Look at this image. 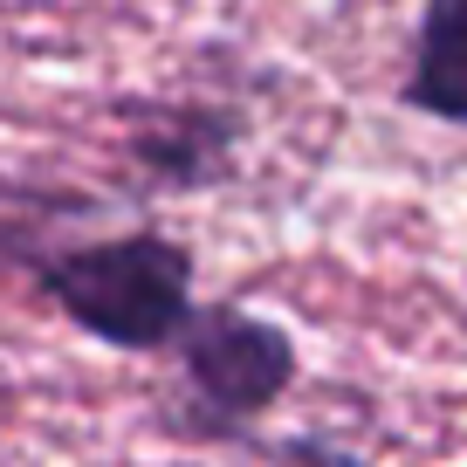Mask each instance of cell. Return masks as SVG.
Here are the masks:
<instances>
[{"instance_id":"cell-1","label":"cell","mask_w":467,"mask_h":467,"mask_svg":"<svg viewBox=\"0 0 467 467\" xmlns=\"http://www.w3.org/2000/svg\"><path fill=\"white\" fill-rule=\"evenodd\" d=\"M42 296L83 337L110 350H172L192 323V254L165 234H110V241H69V248H28Z\"/></svg>"},{"instance_id":"cell-2","label":"cell","mask_w":467,"mask_h":467,"mask_svg":"<svg viewBox=\"0 0 467 467\" xmlns=\"http://www.w3.org/2000/svg\"><path fill=\"white\" fill-rule=\"evenodd\" d=\"M179 392L165 406V433L179 440H248L254 420L296 385V344L282 323L254 317V309H192L186 337H179Z\"/></svg>"},{"instance_id":"cell-3","label":"cell","mask_w":467,"mask_h":467,"mask_svg":"<svg viewBox=\"0 0 467 467\" xmlns=\"http://www.w3.org/2000/svg\"><path fill=\"white\" fill-rule=\"evenodd\" d=\"M399 97L412 110L467 131V0H426L420 42H412V69H406Z\"/></svg>"},{"instance_id":"cell-4","label":"cell","mask_w":467,"mask_h":467,"mask_svg":"<svg viewBox=\"0 0 467 467\" xmlns=\"http://www.w3.org/2000/svg\"><path fill=\"white\" fill-rule=\"evenodd\" d=\"M227 145H234V124L220 110H192L179 131H151L145 138V165L172 186H200L206 172L227 165Z\"/></svg>"},{"instance_id":"cell-5","label":"cell","mask_w":467,"mask_h":467,"mask_svg":"<svg viewBox=\"0 0 467 467\" xmlns=\"http://www.w3.org/2000/svg\"><path fill=\"white\" fill-rule=\"evenodd\" d=\"M268 467H365V461L330 440H282V447H268Z\"/></svg>"}]
</instances>
